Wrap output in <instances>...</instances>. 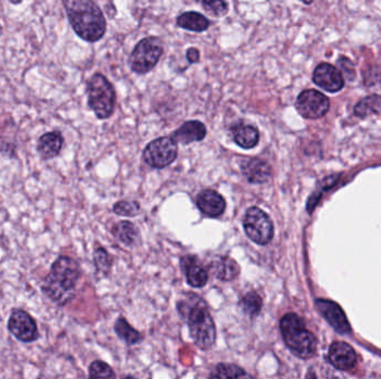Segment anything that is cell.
Listing matches in <instances>:
<instances>
[{
    "label": "cell",
    "instance_id": "83f0119b",
    "mask_svg": "<svg viewBox=\"0 0 381 379\" xmlns=\"http://www.w3.org/2000/svg\"><path fill=\"white\" fill-rule=\"evenodd\" d=\"M89 376L92 378H114L115 374L106 363L96 361H93L89 366Z\"/></svg>",
    "mask_w": 381,
    "mask_h": 379
},
{
    "label": "cell",
    "instance_id": "4fadbf2b",
    "mask_svg": "<svg viewBox=\"0 0 381 379\" xmlns=\"http://www.w3.org/2000/svg\"><path fill=\"white\" fill-rule=\"evenodd\" d=\"M329 359L336 368L348 370L355 366L357 356L350 345L343 341H338L330 346Z\"/></svg>",
    "mask_w": 381,
    "mask_h": 379
},
{
    "label": "cell",
    "instance_id": "ffe728a7",
    "mask_svg": "<svg viewBox=\"0 0 381 379\" xmlns=\"http://www.w3.org/2000/svg\"><path fill=\"white\" fill-rule=\"evenodd\" d=\"M214 273L219 279L223 281H231L239 276L240 267L236 261L228 256H222L216 259L213 265Z\"/></svg>",
    "mask_w": 381,
    "mask_h": 379
},
{
    "label": "cell",
    "instance_id": "2e32d148",
    "mask_svg": "<svg viewBox=\"0 0 381 379\" xmlns=\"http://www.w3.org/2000/svg\"><path fill=\"white\" fill-rule=\"evenodd\" d=\"M64 146V138L60 132H50L39 137L37 152L42 159L50 160L57 157Z\"/></svg>",
    "mask_w": 381,
    "mask_h": 379
},
{
    "label": "cell",
    "instance_id": "3957f363",
    "mask_svg": "<svg viewBox=\"0 0 381 379\" xmlns=\"http://www.w3.org/2000/svg\"><path fill=\"white\" fill-rule=\"evenodd\" d=\"M283 341L288 349L300 358H310L316 351V338L306 328L304 319L289 312L280 322Z\"/></svg>",
    "mask_w": 381,
    "mask_h": 379
},
{
    "label": "cell",
    "instance_id": "1f68e13d",
    "mask_svg": "<svg viewBox=\"0 0 381 379\" xmlns=\"http://www.w3.org/2000/svg\"><path fill=\"white\" fill-rule=\"evenodd\" d=\"M187 58L189 64H195L200 60V52L197 48H189L187 52Z\"/></svg>",
    "mask_w": 381,
    "mask_h": 379
},
{
    "label": "cell",
    "instance_id": "d6a6232c",
    "mask_svg": "<svg viewBox=\"0 0 381 379\" xmlns=\"http://www.w3.org/2000/svg\"><path fill=\"white\" fill-rule=\"evenodd\" d=\"M8 1H11L13 5H19V4L23 3V0H8Z\"/></svg>",
    "mask_w": 381,
    "mask_h": 379
},
{
    "label": "cell",
    "instance_id": "9a60e30c",
    "mask_svg": "<svg viewBox=\"0 0 381 379\" xmlns=\"http://www.w3.org/2000/svg\"><path fill=\"white\" fill-rule=\"evenodd\" d=\"M241 169L243 175L252 183H265L271 179V167L267 162L260 158L244 160Z\"/></svg>",
    "mask_w": 381,
    "mask_h": 379
},
{
    "label": "cell",
    "instance_id": "5b68a950",
    "mask_svg": "<svg viewBox=\"0 0 381 379\" xmlns=\"http://www.w3.org/2000/svg\"><path fill=\"white\" fill-rule=\"evenodd\" d=\"M189 334L193 341L201 349H210L216 339V329L208 308L204 305H197L189 312Z\"/></svg>",
    "mask_w": 381,
    "mask_h": 379
},
{
    "label": "cell",
    "instance_id": "e0dca14e",
    "mask_svg": "<svg viewBox=\"0 0 381 379\" xmlns=\"http://www.w3.org/2000/svg\"><path fill=\"white\" fill-rule=\"evenodd\" d=\"M206 136V127L199 120H189L184 123L174 132V140L180 144L187 145L191 142H201Z\"/></svg>",
    "mask_w": 381,
    "mask_h": 379
},
{
    "label": "cell",
    "instance_id": "9c48e42d",
    "mask_svg": "<svg viewBox=\"0 0 381 379\" xmlns=\"http://www.w3.org/2000/svg\"><path fill=\"white\" fill-rule=\"evenodd\" d=\"M7 328L9 333L21 343H34L39 338L36 320L26 310H13L8 319Z\"/></svg>",
    "mask_w": 381,
    "mask_h": 379
},
{
    "label": "cell",
    "instance_id": "836d02e7",
    "mask_svg": "<svg viewBox=\"0 0 381 379\" xmlns=\"http://www.w3.org/2000/svg\"><path fill=\"white\" fill-rule=\"evenodd\" d=\"M302 3L306 4V5H310V4L314 3V0H300Z\"/></svg>",
    "mask_w": 381,
    "mask_h": 379
},
{
    "label": "cell",
    "instance_id": "52a82bcc",
    "mask_svg": "<svg viewBox=\"0 0 381 379\" xmlns=\"http://www.w3.org/2000/svg\"><path fill=\"white\" fill-rule=\"evenodd\" d=\"M244 230L258 245H267L273 238L275 228L269 215L259 207H250L243 220Z\"/></svg>",
    "mask_w": 381,
    "mask_h": 379
},
{
    "label": "cell",
    "instance_id": "4dcf8cb0",
    "mask_svg": "<svg viewBox=\"0 0 381 379\" xmlns=\"http://www.w3.org/2000/svg\"><path fill=\"white\" fill-rule=\"evenodd\" d=\"M338 66H339L340 69H341L340 70V72H343V75H345V77L347 78L349 81H353V80L355 79V64H353V62H351L349 58L343 57V56H341V57L338 60Z\"/></svg>",
    "mask_w": 381,
    "mask_h": 379
},
{
    "label": "cell",
    "instance_id": "d6986e66",
    "mask_svg": "<svg viewBox=\"0 0 381 379\" xmlns=\"http://www.w3.org/2000/svg\"><path fill=\"white\" fill-rule=\"evenodd\" d=\"M177 26L187 30L195 31V33H202L208 30L211 23L202 13H195V11H187L182 13L177 17Z\"/></svg>",
    "mask_w": 381,
    "mask_h": 379
},
{
    "label": "cell",
    "instance_id": "7c38bea8",
    "mask_svg": "<svg viewBox=\"0 0 381 379\" xmlns=\"http://www.w3.org/2000/svg\"><path fill=\"white\" fill-rule=\"evenodd\" d=\"M316 304L320 314L324 316V319L329 322L336 332L343 334V335L350 333V325H349L345 312L340 308V306H338L336 302L326 300H318Z\"/></svg>",
    "mask_w": 381,
    "mask_h": 379
},
{
    "label": "cell",
    "instance_id": "f546056e",
    "mask_svg": "<svg viewBox=\"0 0 381 379\" xmlns=\"http://www.w3.org/2000/svg\"><path fill=\"white\" fill-rule=\"evenodd\" d=\"M94 261H95V265L99 271H103V273H107L111 267V263H109V254L105 251L103 248H99L94 253Z\"/></svg>",
    "mask_w": 381,
    "mask_h": 379
},
{
    "label": "cell",
    "instance_id": "cb8c5ba5",
    "mask_svg": "<svg viewBox=\"0 0 381 379\" xmlns=\"http://www.w3.org/2000/svg\"><path fill=\"white\" fill-rule=\"evenodd\" d=\"M115 332H116L118 337L122 338L123 341H126L128 345L138 344L142 339V336H140L138 330L134 329L124 318H118L116 320V322H115Z\"/></svg>",
    "mask_w": 381,
    "mask_h": 379
},
{
    "label": "cell",
    "instance_id": "44dd1931",
    "mask_svg": "<svg viewBox=\"0 0 381 379\" xmlns=\"http://www.w3.org/2000/svg\"><path fill=\"white\" fill-rule=\"evenodd\" d=\"M381 113V96L371 95L361 99L355 107V115L358 117H367L371 114Z\"/></svg>",
    "mask_w": 381,
    "mask_h": 379
},
{
    "label": "cell",
    "instance_id": "484cf974",
    "mask_svg": "<svg viewBox=\"0 0 381 379\" xmlns=\"http://www.w3.org/2000/svg\"><path fill=\"white\" fill-rule=\"evenodd\" d=\"M242 308L250 317H255L262 308V298L255 292L249 293L242 300Z\"/></svg>",
    "mask_w": 381,
    "mask_h": 379
},
{
    "label": "cell",
    "instance_id": "5bb4252c",
    "mask_svg": "<svg viewBox=\"0 0 381 379\" xmlns=\"http://www.w3.org/2000/svg\"><path fill=\"white\" fill-rule=\"evenodd\" d=\"M197 205L203 214L209 217H219L226 210V200L214 191H201L197 197Z\"/></svg>",
    "mask_w": 381,
    "mask_h": 379
},
{
    "label": "cell",
    "instance_id": "4316f807",
    "mask_svg": "<svg viewBox=\"0 0 381 379\" xmlns=\"http://www.w3.org/2000/svg\"><path fill=\"white\" fill-rule=\"evenodd\" d=\"M203 8L214 17H223L228 13V5L226 0H201Z\"/></svg>",
    "mask_w": 381,
    "mask_h": 379
},
{
    "label": "cell",
    "instance_id": "d4e9b609",
    "mask_svg": "<svg viewBox=\"0 0 381 379\" xmlns=\"http://www.w3.org/2000/svg\"><path fill=\"white\" fill-rule=\"evenodd\" d=\"M247 373L243 369L236 365L220 364L216 367V370L211 375L212 378H243L248 377Z\"/></svg>",
    "mask_w": 381,
    "mask_h": 379
},
{
    "label": "cell",
    "instance_id": "7a4b0ae2",
    "mask_svg": "<svg viewBox=\"0 0 381 379\" xmlns=\"http://www.w3.org/2000/svg\"><path fill=\"white\" fill-rule=\"evenodd\" d=\"M68 21L78 37L89 43L99 42L106 33V21L93 0H62Z\"/></svg>",
    "mask_w": 381,
    "mask_h": 379
},
{
    "label": "cell",
    "instance_id": "ac0fdd59",
    "mask_svg": "<svg viewBox=\"0 0 381 379\" xmlns=\"http://www.w3.org/2000/svg\"><path fill=\"white\" fill-rule=\"evenodd\" d=\"M233 140L236 145L244 149L255 147L260 140L259 130L251 125L239 124L232 129Z\"/></svg>",
    "mask_w": 381,
    "mask_h": 379
},
{
    "label": "cell",
    "instance_id": "30bf717a",
    "mask_svg": "<svg viewBox=\"0 0 381 379\" xmlns=\"http://www.w3.org/2000/svg\"><path fill=\"white\" fill-rule=\"evenodd\" d=\"M296 108L301 116L307 119H318L327 114L330 101L327 96L314 89H307L298 96Z\"/></svg>",
    "mask_w": 381,
    "mask_h": 379
},
{
    "label": "cell",
    "instance_id": "603a6c76",
    "mask_svg": "<svg viewBox=\"0 0 381 379\" xmlns=\"http://www.w3.org/2000/svg\"><path fill=\"white\" fill-rule=\"evenodd\" d=\"M185 273H187V283L192 287L200 288L208 283V273L203 267L197 265V264H187V267H185Z\"/></svg>",
    "mask_w": 381,
    "mask_h": 379
},
{
    "label": "cell",
    "instance_id": "8992f818",
    "mask_svg": "<svg viewBox=\"0 0 381 379\" xmlns=\"http://www.w3.org/2000/svg\"><path fill=\"white\" fill-rule=\"evenodd\" d=\"M163 54V43L158 37L144 38L135 46L128 58L131 69L136 74H146L155 67Z\"/></svg>",
    "mask_w": 381,
    "mask_h": 379
},
{
    "label": "cell",
    "instance_id": "8fae6325",
    "mask_svg": "<svg viewBox=\"0 0 381 379\" xmlns=\"http://www.w3.org/2000/svg\"><path fill=\"white\" fill-rule=\"evenodd\" d=\"M312 78L316 86L329 93H337L345 86V78L341 72L327 62H322L314 69Z\"/></svg>",
    "mask_w": 381,
    "mask_h": 379
},
{
    "label": "cell",
    "instance_id": "ba28073f",
    "mask_svg": "<svg viewBox=\"0 0 381 379\" xmlns=\"http://www.w3.org/2000/svg\"><path fill=\"white\" fill-rule=\"evenodd\" d=\"M177 142L172 137H161L146 146L143 158L150 167L162 169L177 159Z\"/></svg>",
    "mask_w": 381,
    "mask_h": 379
},
{
    "label": "cell",
    "instance_id": "e575fe53",
    "mask_svg": "<svg viewBox=\"0 0 381 379\" xmlns=\"http://www.w3.org/2000/svg\"><path fill=\"white\" fill-rule=\"evenodd\" d=\"M1 31H3V29H1V26H0V35H1Z\"/></svg>",
    "mask_w": 381,
    "mask_h": 379
},
{
    "label": "cell",
    "instance_id": "7402d4cb",
    "mask_svg": "<svg viewBox=\"0 0 381 379\" xmlns=\"http://www.w3.org/2000/svg\"><path fill=\"white\" fill-rule=\"evenodd\" d=\"M113 234L117 239L126 246L134 245L138 238V230L130 222H121L115 225Z\"/></svg>",
    "mask_w": 381,
    "mask_h": 379
},
{
    "label": "cell",
    "instance_id": "277c9868",
    "mask_svg": "<svg viewBox=\"0 0 381 379\" xmlns=\"http://www.w3.org/2000/svg\"><path fill=\"white\" fill-rule=\"evenodd\" d=\"M89 106L97 118L107 119L114 113L116 94L109 79L101 74H95L87 84Z\"/></svg>",
    "mask_w": 381,
    "mask_h": 379
},
{
    "label": "cell",
    "instance_id": "f1b7e54d",
    "mask_svg": "<svg viewBox=\"0 0 381 379\" xmlns=\"http://www.w3.org/2000/svg\"><path fill=\"white\" fill-rule=\"evenodd\" d=\"M140 204L138 201H118L114 205V213L120 216L132 217L140 212Z\"/></svg>",
    "mask_w": 381,
    "mask_h": 379
},
{
    "label": "cell",
    "instance_id": "6da1fadb",
    "mask_svg": "<svg viewBox=\"0 0 381 379\" xmlns=\"http://www.w3.org/2000/svg\"><path fill=\"white\" fill-rule=\"evenodd\" d=\"M79 278L81 269L77 261L68 256H60L43 279V294L58 307H64L74 300Z\"/></svg>",
    "mask_w": 381,
    "mask_h": 379
}]
</instances>
